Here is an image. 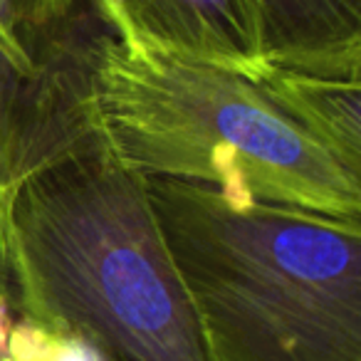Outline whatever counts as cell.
Returning <instances> with one entry per match:
<instances>
[{
  "mask_svg": "<svg viewBox=\"0 0 361 361\" xmlns=\"http://www.w3.org/2000/svg\"><path fill=\"white\" fill-rule=\"evenodd\" d=\"M8 297L102 361H211L146 178L94 134L25 176L8 213Z\"/></svg>",
  "mask_w": 361,
  "mask_h": 361,
  "instance_id": "obj_2",
  "label": "cell"
},
{
  "mask_svg": "<svg viewBox=\"0 0 361 361\" xmlns=\"http://www.w3.org/2000/svg\"><path fill=\"white\" fill-rule=\"evenodd\" d=\"M97 30L80 60L85 116L99 144L144 178L211 183L260 201L361 221V176L295 124L252 77L180 55L87 0Z\"/></svg>",
  "mask_w": 361,
  "mask_h": 361,
  "instance_id": "obj_1",
  "label": "cell"
},
{
  "mask_svg": "<svg viewBox=\"0 0 361 361\" xmlns=\"http://www.w3.org/2000/svg\"><path fill=\"white\" fill-rule=\"evenodd\" d=\"M252 80L300 129L361 176V80L317 77L270 62Z\"/></svg>",
  "mask_w": 361,
  "mask_h": 361,
  "instance_id": "obj_7",
  "label": "cell"
},
{
  "mask_svg": "<svg viewBox=\"0 0 361 361\" xmlns=\"http://www.w3.org/2000/svg\"><path fill=\"white\" fill-rule=\"evenodd\" d=\"M131 27L180 55L238 70L265 65V0H106Z\"/></svg>",
  "mask_w": 361,
  "mask_h": 361,
  "instance_id": "obj_5",
  "label": "cell"
},
{
  "mask_svg": "<svg viewBox=\"0 0 361 361\" xmlns=\"http://www.w3.org/2000/svg\"><path fill=\"white\" fill-rule=\"evenodd\" d=\"M11 319H8L6 300L0 297V361H6L8 356V341H11Z\"/></svg>",
  "mask_w": 361,
  "mask_h": 361,
  "instance_id": "obj_8",
  "label": "cell"
},
{
  "mask_svg": "<svg viewBox=\"0 0 361 361\" xmlns=\"http://www.w3.org/2000/svg\"><path fill=\"white\" fill-rule=\"evenodd\" d=\"M211 361H361V221L146 178Z\"/></svg>",
  "mask_w": 361,
  "mask_h": 361,
  "instance_id": "obj_3",
  "label": "cell"
},
{
  "mask_svg": "<svg viewBox=\"0 0 361 361\" xmlns=\"http://www.w3.org/2000/svg\"><path fill=\"white\" fill-rule=\"evenodd\" d=\"M92 136L70 67L27 77L0 60V297H8V213L25 176Z\"/></svg>",
  "mask_w": 361,
  "mask_h": 361,
  "instance_id": "obj_4",
  "label": "cell"
},
{
  "mask_svg": "<svg viewBox=\"0 0 361 361\" xmlns=\"http://www.w3.org/2000/svg\"><path fill=\"white\" fill-rule=\"evenodd\" d=\"M262 47L285 70L361 80V0H265Z\"/></svg>",
  "mask_w": 361,
  "mask_h": 361,
  "instance_id": "obj_6",
  "label": "cell"
}]
</instances>
